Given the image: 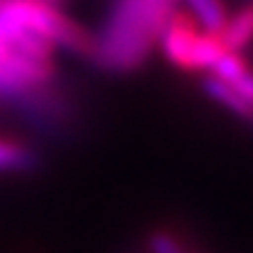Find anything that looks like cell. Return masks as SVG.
Wrapping results in <instances>:
<instances>
[{
    "label": "cell",
    "mask_w": 253,
    "mask_h": 253,
    "mask_svg": "<svg viewBox=\"0 0 253 253\" xmlns=\"http://www.w3.org/2000/svg\"><path fill=\"white\" fill-rule=\"evenodd\" d=\"M172 12L174 0H113L106 25L91 40L93 62L108 72L138 69Z\"/></svg>",
    "instance_id": "1"
},
{
    "label": "cell",
    "mask_w": 253,
    "mask_h": 253,
    "mask_svg": "<svg viewBox=\"0 0 253 253\" xmlns=\"http://www.w3.org/2000/svg\"><path fill=\"white\" fill-rule=\"evenodd\" d=\"M0 27H22L52 47L91 54V37L47 0H0Z\"/></svg>",
    "instance_id": "2"
},
{
    "label": "cell",
    "mask_w": 253,
    "mask_h": 253,
    "mask_svg": "<svg viewBox=\"0 0 253 253\" xmlns=\"http://www.w3.org/2000/svg\"><path fill=\"white\" fill-rule=\"evenodd\" d=\"M197 40V30L192 25L189 17L172 12L169 20L165 22L163 32H160V42L163 49L168 54V59L179 67V69H192V47Z\"/></svg>",
    "instance_id": "3"
},
{
    "label": "cell",
    "mask_w": 253,
    "mask_h": 253,
    "mask_svg": "<svg viewBox=\"0 0 253 253\" xmlns=\"http://www.w3.org/2000/svg\"><path fill=\"white\" fill-rule=\"evenodd\" d=\"M221 44L226 52H241L249 42L253 40V5L241 7L231 20L224 22V27L219 30Z\"/></svg>",
    "instance_id": "4"
},
{
    "label": "cell",
    "mask_w": 253,
    "mask_h": 253,
    "mask_svg": "<svg viewBox=\"0 0 253 253\" xmlns=\"http://www.w3.org/2000/svg\"><path fill=\"white\" fill-rule=\"evenodd\" d=\"M204 91H207L214 101H219L221 106H226L231 113H236L239 118L253 121V106L251 103H246V101L239 96V91H236L231 84L219 82L216 77H211V79H207V82H204Z\"/></svg>",
    "instance_id": "5"
},
{
    "label": "cell",
    "mask_w": 253,
    "mask_h": 253,
    "mask_svg": "<svg viewBox=\"0 0 253 253\" xmlns=\"http://www.w3.org/2000/svg\"><path fill=\"white\" fill-rule=\"evenodd\" d=\"M224 52H226V49H224V44H221L219 32L197 35L194 47H192V69H211Z\"/></svg>",
    "instance_id": "6"
},
{
    "label": "cell",
    "mask_w": 253,
    "mask_h": 253,
    "mask_svg": "<svg viewBox=\"0 0 253 253\" xmlns=\"http://www.w3.org/2000/svg\"><path fill=\"white\" fill-rule=\"evenodd\" d=\"M187 5L192 7V12L197 15V20L204 25L207 32H219L229 20L221 0H187Z\"/></svg>",
    "instance_id": "7"
},
{
    "label": "cell",
    "mask_w": 253,
    "mask_h": 253,
    "mask_svg": "<svg viewBox=\"0 0 253 253\" xmlns=\"http://www.w3.org/2000/svg\"><path fill=\"white\" fill-rule=\"evenodd\" d=\"M32 163H35V155L27 148L0 140V169H27L32 168Z\"/></svg>",
    "instance_id": "8"
},
{
    "label": "cell",
    "mask_w": 253,
    "mask_h": 253,
    "mask_svg": "<svg viewBox=\"0 0 253 253\" xmlns=\"http://www.w3.org/2000/svg\"><path fill=\"white\" fill-rule=\"evenodd\" d=\"M244 72H246V64L236 52H224L219 57V62L214 64V77L219 82H226V84H234Z\"/></svg>",
    "instance_id": "9"
},
{
    "label": "cell",
    "mask_w": 253,
    "mask_h": 253,
    "mask_svg": "<svg viewBox=\"0 0 253 253\" xmlns=\"http://www.w3.org/2000/svg\"><path fill=\"white\" fill-rule=\"evenodd\" d=\"M150 249H153V253H182L177 241L172 236H168V234H155L150 239Z\"/></svg>",
    "instance_id": "10"
},
{
    "label": "cell",
    "mask_w": 253,
    "mask_h": 253,
    "mask_svg": "<svg viewBox=\"0 0 253 253\" xmlns=\"http://www.w3.org/2000/svg\"><path fill=\"white\" fill-rule=\"evenodd\" d=\"M231 86L239 91V96H241L246 103H251V106H253V72H249V69H246V72H244V74H241V77H239V79H236Z\"/></svg>",
    "instance_id": "11"
},
{
    "label": "cell",
    "mask_w": 253,
    "mask_h": 253,
    "mask_svg": "<svg viewBox=\"0 0 253 253\" xmlns=\"http://www.w3.org/2000/svg\"><path fill=\"white\" fill-rule=\"evenodd\" d=\"M47 2H54V0H47Z\"/></svg>",
    "instance_id": "12"
}]
</instances>
